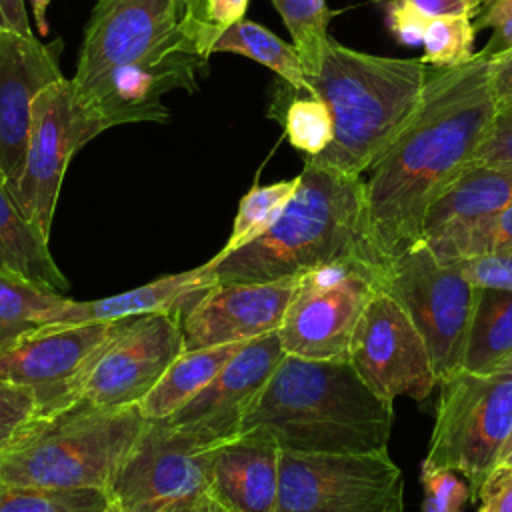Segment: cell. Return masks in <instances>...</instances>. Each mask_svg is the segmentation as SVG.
<instances>
[{
	"instance_id": "cell-39",
	"label": "cell",
	"mask_w": 512,
	"mask_h": 512,
	"mask_svg": "<svg viewBox=\"0 0 512 512\" xmlns=\"http://www.w3.org/2000/svg\"><path fill=\"white\" fill-rule=\"evenodd\" d=\"M386 18L392 36L402 46H420L430 18L408 0H386Z\"/></svg>"
},
{
	"instance_id": "cell-13",
	"label": "cell",
	"mask_w": 512,
	"mask_h": 512,
	"mask_svg": "<svg viewBox=\"0 0 512 512\" xmlns=\"http://www.w3.org/2000/svg\"><path fill=\"white\" fill-rule=\"evenodd\" d=\"M128 320L38 328L0 354V382L28 386L42 418L50 420L82 402L90 366Z\"/></svg>"
},
{
	"instance_id": "cell-25",
	"label": "cell",
	"mask_w": 512,
	"mask_h": 512,
	"mask_svg": "<svg viewBox=\"0 0 512 512\" xmlns=\"http://www.w3.org/2000/svg\"><path fill=\"white\" fill-rule=\"evenodd\" d=\"M512 358V292L476 288L462 370L484 374Z\"/></svg>"
},
{
	"instance_id": "cell-22",
	"label": "cell",
	"mask_w": 512,
	"mask_h": 512,
	"mask_svg": "<svg viewBox=\"0 0 512 512\" xmlns=\"http://www.w3.org/2000/svg\"><path fill=\"white\" fill-rule=\"evenodd\" d=\"M510 204L512 164H472L430 206L424 220V238L492 216Z\"/></svg>"
},
{
	"instance_id": "cell-10",
	"label": "cell",
	"mask_w": 512,
	"mask_h": 512,
	"mask_svg": "<svg viewBox=\"0 0 512 512\" xmlns=\"http://www.w3.org/2000/svg\"><path fill=\"white\" fill-rule=\"evenodd\" d=\"M276 512H404V476L388 450L280 454Z\"/></svg>"
},
{
	"instance_id": "cell-49",
	"label": "cell",
	"mask_w": 512,
	"mask_h": 512,
	"mask_svg": "<svg viewBox=\"0 0 512 512\" xmlns=\"http://www.w3.org/2000/svg\"><path fill=\"white\" fill-rule=\"evenodd\" d=\"M106 512H122V510H120V508H118V506H116V504H110V506H108V510H106Z\"/></svg>"
},
{
	"instance_id": "cell-18",
	"label": "cell",
	"mask_w": 512,
	"mask_h": 512,
	"mask_svg": "<svg viewBox=\"0 0 512 512\" xmlns=\"http://www.w3.org/2000/svg\"><path fill=\"white\" fill-rule=\"evenodd\" d=\"M296 282H216L182 314L184 350L250 342L276 332Z\"/></svg>"
},
{
	"instance_id": "cell-42",
	"label": "cell",
	"mask_w": 512,
	"mask_h": 512,
	"mask_svg": "<svg viewBox=\"0 0 512 512\" xmlns=\"http://www.w3.org/2000/svg\"><path fill=\"white\" fill-rule=\"evenodd\" d=\"M478 512H512V468L496 470L480 488Z\"/></svg>"
},
{
	"instance_id": "cell-3",
	"label": "cell",
	"mask_w": 512,
	"mask_h": 512,
	"mask_svg": "<svg viewBox=\"0 0 512 512\" xmlns=\"http://www.w3.org/2000/svg\"><path fill=\"white\" fill-rule=\"evenodd\" d=\"M300 182L278 220L254 242L216 258L218 282H278L342 262L384 270L366 222L364 180L304 160Z\"/></svg>"
},
{
	"instance_id": "cell-26",
	"label": "cell",
	"mask_w": 512,
	"mask_h": 512,
	"mask_svg": "<svg viewBox=\"0 0 512 512\" xmlns=\"http://www.w3.org/2000/svg\"><path fill=\"white\" fill-rule=\"evenodd\" d=\"M68 300L54 288L0 272V354L46 326Z\"/></svg>"
},
{
	"instance_id": "cell-15",
	"label": "cell",
	"mask_w": 512,
	"mask_h": 512,
	"mask_svg": "<svg viewBox=\"0 0 512 512\" xmlns=\"http://www.w3.org/2000/svg\"><path fill=\"white\" fill-rule=\"evenodd\" d=\"M182 352L180 312L134 316L90 366L82 400L112 410L140 406Z\"/></svg>"
},
{
	"instance_id": "cell-27",
	"label": "cell",
	"mask_w": 512,
	"mask_h": 512,
	"mask_svg": "<svg viewBox=\"0 0 512 512\" xmlns=\"http://www.w3.org/2000/svg\"><path fill=\"white\" fill-rule=\"evenodd\" d=\"M212 52L242 54L276 72L292 90L312 94L296 48L258 22L240 20L232 24L216 40Z\"/></svg>"
},
{
	"instance_id": "cell-36",
	"label": "cell",
	"mask_w": 512,
	"mask_h": 512,
	"mask_svg": "<svg viewBox=\"0 0 512 512\" xmlns=\"http://www.w3.org/2000/svg\"><path fill=\"white\" fill-rule=\"evenodd\" d=\"M424 504L422 512H462L472 498V488L446 468H432L422 464Z\"/></svg>"
},
{
	"instance_id": "cell-29",
	"label": "cell",
	"mask_w": 512,
	"mask_h": 512,
	"mask_svg": "<svg viewBox=\"0 0 512 512\" xmlns=\"http://www.w3.org/2000/svg\"><path fill=\"white\" fill-rule=\"evenodd\" d=\"M300 176H294L290 180H280L274 184L258 186L254 184L240 200L238 214L232 224V232L222 246V250L216 254V258H224L226 254L254 242L260 238L282 214L290 198L294 196L298 188Z\"/></svg>"
},
{
	"instance_id": "cell-41",
	"label": "cell",
	"mask_w": 512,
	"mask_h": 512,
	"mask_svg": "<svg viewBox=\"0 0 512 512\" xmlns=\"http://www.w3.org/2000/svg\"><path fill=\"white\" fill-rule=\"evenodd\" d=\"M488 84L490 94L498 110L512 106V48L496 54L488 60Z\"/></svg>"
},
{
	"instance_id": "cell-33",
	"label": "cell",
	"mask_w": 512,
	"mask_h": 512,
	"mask_svg": "<svg viewBox=\"0 0 512 512\" xmlns=\"http://www.w3.org/2000/svg\"><path fill=\"white\" fill-rule=\"evenodd\" d=\"M474 36L476 30L468 14L430 18L422 40V60L434 68L460 66L476 54L472 50Z\"/></svg>"
},
{
	"instance_id": "cell-40",
	"label": "cell",
	"mask_w": 512,
	"mask_h": 512,
	"mask_svg": "<svg viewBox=\"0 0 512 512\" xmlns=\"http://www.w3.org/2000/svg\"><path fill=\"white\" fill-rule=\"evenodd\" d=\"M472 164H512V106L496 112L492 128L476 150Z\"/></svg>"
},
{
	"instance_id": "cell-45",
	"label": "cell",
	"mask_w": 512,
	"mask_h": 512,
	"mask_svg": "<svg viewBox=\"0 0 512 512\" xmlns=\"http://www.w3.org/2000/svg\"><path fill=\"white\" fill-rule=\"evenodd\" d=\"M32 4V12H34V18H36V26H38V32L40 36H46L48 34V20H46V10H48V4L50 0H30Z\"/></svg>"
},
{
	"instance_id": "cell-30",
	"label": "cell",
	"mask_w": 512,
	"mask_h": 512,
	"mask_svg": "<svg viewBox=\"0 0 512 512\" xmlns=\"http://www.w3.org/2000/svg\"><path fill=\"white\" fill-rule=\"evenodd\" d=\"M272 4L292 36L306 78L316 76L334 12L326 6V0H272Z\"/></svg>"
},
{
	"instance_id": "cell-43",
	"label": "cell",
	"mask_w": 512,
	"mask_h": 512,
	"mask_svg": "<svg viewBox=\"0 0 512 512\" xmlns=\"http://www.w3.org/2000/svg\"><path fill=\"white\" fill-rule=\"evenodd\" d=\"M408 2H412L428 18L452 16V14H468L472 18V12L476 8V2L472 0H408Z\"/></svg>"
},
{
	"instance_id": "cell-38",
	"label": "cell",
	"mask_w": 512,
	"mask_h": 512,
	"mask_svg": "<svg viewBox=\"0 0 512 512\" xmlns=\"http://www.w3.org/2000/svg\"><path fill=\"white\" fill-rule=\"evenodd\" d=\"M476 288L512 292V248L488 252L456 262Z\"/></svg>"
},
{
	"instance_id": "cell-16",
	"label": "cell",
	"mask_w": 512,
	"mask_h": 512,
	"mask_svg": "<svg viewBox=\"0 0 512 512\" xmlns=\"http://www.w3.org/2000/svg\"><path fill=\"white\" fill-rule=\"evenodd\" d=\"M180 0H98L78 52L72 84L82 96L110 70L138 60L180 22Z\"/></svg>"
},
{
	"instance_id": "cell-8",
	"label": "cell",
	"mask_w": 512,
	"mask_h": 512,
	"mask_svg": "<svg viewBox=\"0 0 512 512\" xmlns=\"http://www.w3.org/2000/svg\"><path fill=\"white\" fill-rule=\"evenodd\" d=\"M222 444L168 420H146L108 486L112 504L122 512H162L196 502L210 490Z\"/></svg>"
},
{
	"instance_id": "cell-9",
	"label": "cell",
	"mask_w": 512,
	"mask_h": 512,
	"mask_svg": "<svg viewBox=\"0 0 512 512\" xmlns=\"http://www.w3.org/2000/svg\"><path fill=\"white\" fill-rule=\"evenodd\" d=\"M380 270L362 260H342L302 274L278 328L288 356L348 360L354 328L380 290Z\"/></svg>"
},
{
	"instance_id": "cell-14",
	"label": "cell",
	"mask_w": 512,
	"mask_h": 512,
	"mask_svg": "<svg viewBox=\"0 0 512 512\" xmlns=\"http://www.w3.org/2000/svg\"><path fill=\"white\" fill-rule=\"evenodd\" d=\"M348 362L382 400H424L438 382L428 346L406 310L384 290L364 308L348 350Z\"/></svg>"
},
{
	"instance_id": "cell-23",
	"label": "cell",
	"mask_w": 512,
	"mask_h": 512,
	"mask_svg": "<svg viewBox=\"0 0 512 512\" xmlns=\"http://www.w3.org/2000/svg\"><path fill=\"white\" fill-rule=\"evenodd\" d=\"M0 272L18 274L54 290H66L68 280L54 264L48 238L22 214L0 178Z\"/></svg>"
},
{
	"instance_id": "cell-4",
	"label": "cell",
	"mask_w": 512,
	"mask_h": 512,
	"mask_svg": "<svg viewBox=\"0 0 512 512\" xmlns=\"http://www.w3.org/2000/svg\"><path fill=\"white\" fill-rule=\"evenodd\" d=\"M428 72L422 58L376 56L328 36L320 70L308 82L332 114L334 138L304 160L362 176L416 112Z\"/></svg>"
},
{
	"instance_id": "cell-2",
	"label": "cell",
	"mask_w": 512,
	"mask_h": 512,
	"mask_svg": "<svg viewBox=\"0 0 512 512\" xmlns=\"http://www.w3.org/2000/svg\"><path fill=\"white\" fill-rule=\"evenodd\" d=\"M392 404L376 396L348 360L284 356L246 414L240 434L262 430L298 454L388 450Z\"/></svg>"
},
{
	"instance_id": "cell-19",
	"label": "cell",
	"mask_w": 512,
	"mask_h": 512,
	"mask_svg": "<svg viewBox=\"0 0 512 512\" xmlns=\"http://www.w3.org/2000/svg\"><path fill=\"white\" fill-rule=\"evenodd\" d=\"M284 356L278 330L250 340L198 396L164 420L214 440L236 438L246 414Z\"/></svg>"
},
{
	"instance_id": "cell-47",
	"label": "cell",
	"mask_w": 512,
	"mask_h": 512,
	"mask_svg": "<svg viewBox=\"0 0 512 512\" xmlns=\"http://www.w3.org/2000/svg\"><path fill=\"white\" fill-rule=\"evenodd\" d=\"M508 468H512V436H510V440L506 442L504 452H502V456H500V460H498V464H496V470H508ZM496 470H494V472H496Z\"/></svg>"
},
{
	"instance_id": "cell-48",
	"label": "cell",
	"mask_w": 512,
	"mask_h": 512,
	"mask_svg": "<svg viewBox=\"0 0 512 512\" xmlns=\"http://www.w3.org/2000/svg\"><path fill=\"white\" fill-rule=\"evenodd\" d=\"M196 502H198V500H196ZM196 502H182V504H174V506H170V508H166V510H162V512H194Z\"/></svg>"
},
{
	"instance_id": "cell-6",
	"label": "cell",
	"mask_w": 512,
	"mask_h": 512,
	"mask_svg": "<svg viewBox=\"0 0 512 512\" xmlns=\"http://www.w3.org/2000/svg\"><path fill=\"white\" fill-rule=\"evenodd\" d=\"M512 436V358L492 372L458 370L440 380L424 466L462 474L472 500L494 474Z\"/></svg>"
},
{
	"instance_id": "cell-1",
	"label": "cell",
	"mask_w": 512,
	"mask_h": 512,
	"mask_svg": "<svg viewBox=\"0 0 512 512\" xmlns=\"http://www.w3.org/2000/svg\"><path fill=\"white\" fill-rule=\"evenodd\" d=\"M494 116L484 56L430 66L416 112L364 180L368 234L384 266L422 242L430 206L472 164Z\"/></svg>"
},
{
	"instance_id": "cell-5",
	"label": "cell",
	"mask_w": 512,
	"mask_h": 512,
	"mask_svg": "<svg viewBox=\"0 0 512 512\" xmlns=\"http://www.w3.org/2000/svg\"><path fill=\"white\" fill-rule=\"evenodd\" d=\"M146 420L138 406L112 410L82 400L0 454V482L108 492Z\"/></svg>"
},
{
	"instance_id": "cell-20",
	"label": "cell",
	"mask_w": 512,
	"mask_h": 512,
	"mask_svg": "<svg viewBox=\"0 0 512 512\" xmlns=\"http://www.w3.org/2000/svg\"><path fill=\"white\" fill-rule=\"evenodd\" d=\"M280 454L262 430L238 434L220 446L208 494L228 512H276Z\"/></svg>"
},
{
	"instance_id": "cell-31",
	"label": "cell",
	"mask_w": 512,
	"mask_h": 512,
	"mask_svg": "<svg viewBox=\"0 0 512 512\" xmlns=\"http://www.w3.org/2000/svg\"><path fill=\"white\" fill-rule=\"evenodd\" d=\"M110 494L98 488L62 490L0 482V512H106Z\"/></svg>"
},
{
	"instance_id": "cell-50",
	"label": "cell",
	"mask_w": 512,
	"mask_h": 512,
	"mask_svg": "<svg viewBox=\"0 0 512 512\" xmlns=\"http://www.w3.org/2000/svg\"><path fill=\"white\" fill-rule=\"evenodd\" d=\"M190 2H192V0H180V4H182V10H184V6H186V4H190Z\"/></svg>"
},
{
	"instance_id": "cell-17",
	"label": "cell",
	"mask_w": 512,
	"mask_h": 512,
	"mask_svg": "<svg viewBox=\"0 0 512 512\" xmlns=\"http://www.w3.org/2000/svg\"><path fill=\"white\" fill-rule=\"evenodd\" d=\"M64 42H40L34 34L0 30V178L14 188L30 138L32 102L52 82L62 80Z\"/></svg>"
},
{
	"instance_id": "cell-51",
	"label": "cell",
	"mask_w": 512,
	"mask_h": 512,
	"mask_svg": "<svg viewBox=\"0 0 512 512\" xmlns=\"http://www.w3.org/2000/svg\"><path fill=\"white\" fill-rule=\"evenodd\" d=\"M472 2H476V6H478V2H480V0H472Z\"/></svg>"
},
{
	"instance_id": "cell-44",
	"label": "cell",
	"mask_w": 512,
	"mask_h": 512,
	"mask_svg": "<svg viewBox=\"0 0 512 512\" xmlns=\"http://www.w3.org/2000/svg\"><path fill=\"white\" fill-rule=\"evenodd\" d=\"M0 30L32 34L24 0H0Z\"/></svg>"
},
{
	"instance_id": "cell-28",
	"label": "cell",
	"mask_w": 512,
	"mask_h": 512,
	"mask_svg": "<svg viewBox=\"0 0 512 512\" xmlns=\"http://www.w3.org/2000/svg\"><path fill=\"white\" fill-rule=\"evenodd\" d=\"M422 242L428 244L440 262H460L464 258L508 250L512 248V204L492 216L446 228Z\"/></svg>"
},
{
	"instance_id": "cell-32",
	"label": "cell",
	"mask_w": 512,
	"mask_h": 512,
	"mask_svg": "<svg viewBox=\"0 0 512 512\" xmlns=\"http://www.w3.org/2000/svg\"><path fill=\"white\" fill-rule=\"evenodd\" d=\"M290 144L304 156H318L334 138L332 114L322 98L304 92L292 98L280 116Z\"/></svg>"
},
{
	"instance_id": "cell-12",
	"label": "cell",
	"mask_w": 512,
	"mask_h": 512,
	"mask_svg": "<svg viewBox=\"0 0 512 512\" xmlns=\"http://www.w3.org/2000/svg\"><path fill=\"white\" fill-rule=\"evenodd\" d=\"M208 58L194 28L180 16L178 26L160 44L138 60L110 70L76 96L106 128L130 122L166 124L170 110L160 96L176 88L194 92Z\"/></svg>"
},
{
	"instance_id": "cell-35",
	"label": "cell",
	"mask_w": 512,
	"mask_h": 512,
	"mask_svg": "<svg viewBox=\"0 0 512 512\" xmlns=\"http://www.w3.org/2000/svg\"><path fill=\"white\" fill-rule=\"evenodd\" d=\"M250 0H192L184 6L182 18L194 28L206 54H214L216 40L232 24L244 20Z\"/></svg>"
},
{
	"instance_id": "cell-11",
	"label": "cell",
	"mask_w": 512,
	"mask_h": 512,
	"mask_svg": "<svg viewBox=\"0 0 512 512\" xmlns=\"http://www.w3.org/2000/svg\"><path fill=\"white\" fill-rule=\"evenodd\" d=\"M104 130V122L78 100L72 80L62 78L36 94L24 168L10 194L46 238L68 162Z\"/></svg>"
},
{
	"instance_id": "cell-46",
	"label": "cell",
	"mask_w": 512,
	"mask_h": 512,
	"mask_svg": "<svg viewBox=\"0 0 512 512\" xmlns=\"http://www.w3.org/2000/svg\"><path fill=\"white\" fill-rule=\"evenodd\" d=\"M194 512H228L216 498H212L208 492L204 496L198 498L196 506H194Z\"/></svg>"
},
{
	"instance_id": "cell-7",
	"label": "cell",
	"mask_w": 512,
	"mask_h": 512,
	"mask_svg": "<svg viewBox=\"0 0 512 512\" xmlns=\"http://www.w3.org/2000/svg\"><path fill=\"white\" fill-rule=\"evenodd\" d=\"M388 292L422 334L438 382L462 368L476 286L456 262H440L426 242L392 258L380 274Z\"/></svg>"
},
{
	"instance_id": "cell-34",
	"label": "cell",
	"mask_w": 512,
	"mask_h": 512,
	"mask_svg": "<svg viewBox=\"0 0 512 512\" xmlns=\"http://www.w3.org/2000/svg\"><path fill=\"white\" fill-rule=\"evenodd\" d=\"M46 420L28 386L0 382V454L16 448Z\"/></svg>"
},
{
	"instance_id": "cell-24",
	"label": "cell",
	"mask_w": 512,
	"mask_h": 512,
	"mask_svg": "<svg viewBox=\"0 0 512 512\" xmlns=\"http://www.w3.org/2000/svg\"><path fill=\"white\" fill-rule=\"evenodd\" d=\"M246 344L248 342L184 350L140 402L138 408L144 418L164 420L176 414L194 396H198Z\"/></svg>"
},
{
	"instance_id": "cell-37",
	"label": "cell",
	"mask_w": 512,
	"mask_h": 512,
	"mask_svg": "<svg viewBox=\"0 0 512 512\" xmlns=\"http://www.w3.org/2000/svg\"><path fill=\"white\" fill-rule=\"evenodd\" d=\"M474 30H492L486 46L478 52L486 60L512 48V0H480L472 12Z\"/></svg>"
},
{
	"instance_id": "cell-21",
	"label": "cell",
	"mask_w": 512,
	"mask_h": 512,
	"mask_svg": "<svg viewBox=\"0 0 512 512\" xmlns=\"http://www.w3.org/2000/svg\"><path fill=\"white\" fill-rule=\"evenodd\" d=\"M216 282V262L214 258H210L206 264L198 268L152 280L144 286H138L116 296H106L88 302L68 300L64 308H60L58 314L42 328L110 322L160 312L184 314Z\"/></svg>"
}]
</instances>
